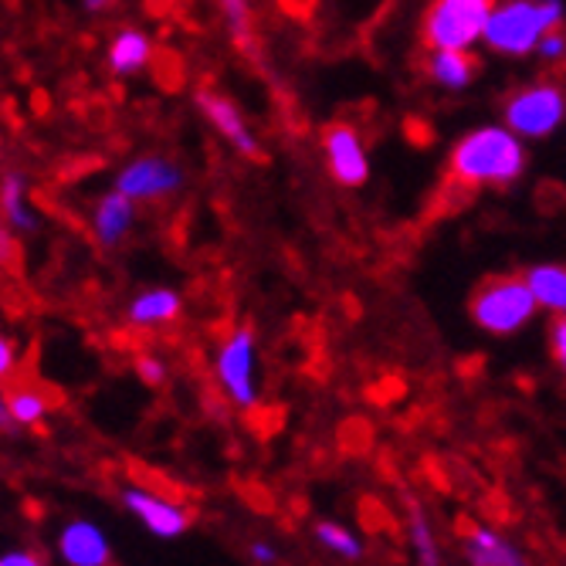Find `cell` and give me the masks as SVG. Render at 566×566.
<instances>
[{
    "instance_id": "17",
    "label": "cell",
    "mask_w": 566,
    "mask_h": 566,
    "mask_svg": "<svg viewBox=\"0 0 566 566\" xmlns=\"http://www.w3.org/2000/svg\"><path fill=\"white\" fill-rule=\"evenodd\" d=\"M526 282L539 305L553 308L556 316H566V265H536L526 272Z\"/></svg>"
},
{
    "instance_id": "12",
    "label": "cell",
    "mask_w": 566,
    "mask_h": 566,
    "mask_svg": "<svg viewBox=\"0 0 566 566\" xmlns=\"http://www.w3.org/2000/svg\"><path fill=\"white\" fill-rule=\"evenodd\" d=\"M461 546H465V559L472 566H530L520 546H512L489 526H469L465 536H461Z\"/></svg>"
},
{
    "instance_id": "9",
    "label": "cell",
    "mask_w": 566,
    "mask_h": 566,
    "mask_svg": "<svg viewBox=\"0 0 566 566\" xmlns=\"http://www.w3.org/2000/svg\"><path fill=\"white\" fill-rule=\"evenodd\" d=\"M184 184L180 170L160 157H143L136 164H129L119 180H116V190H123L126 197L133 200H153V197H167L174 193L177 187Z\"/></svg>"
},
{
    "instance_id": "26",
    "label": "cell",
    "mask_w": 566,
    "mask_h": 566,
    "mask_svg": "<svg viewBox=\"0 0 566 566\" xmlns=\"http://www.w3.org/2000/svg\"><path fill=\"white\" fill-rule=\"evenodd\" d=\"M251 559L259 563V566H275L279 563V553H275V546L272 543H251Z\"/></svg>"
},
{
    "instance_id": "25",
    "label": "cell",
    "mask_w": 566,
    "mask_h": 566,
    "mask_svg": "<svg viewBox=\"0 0 566 566\" xmlns=\"http://www.w3.org/2000/svg\"><path fill=\"white\" fill-rule=\"evenodd\" d=\"M0 566H48L38 549H11L0 559Z\"/></svg>"
},
{
    "instance_id": "22",
    "label": "cell",
    "mask_w": 566,
    "mask_h": 566,
    "mask_svg": "<svg viewBox=\"0 0 566 566\" xmlns=\"http://www.w3.org/2000/svg\"><path fill=\"white\" fill-rule=\"evenodd\" d=\"M221 8L228 14V24L234 31V38L241 44L251 41V11H248V0H221Z\"/></svg>"
},
{
    "instance_id": "10",
    "label": "cell",
    "mask_w": 566,
    "mask_h": 566,
    "mask_svg": "<svg viewBox=\"0 0 566 566\" xmlns=\"http://www.w3.org/2000/svg\"><path fill=\"white\" fill-rule=\"evenodd\" d=\"M59 556L69 566H113L109 536L88 520H72L59 533Z\"/></svg>"
},
{
    "instance_id": "15",
    "label": "cell",
    "mask_w": 566,
    "mask_h": 566,
    "mask_svg": "<svg viewBox=\"0 0 566 566\" xmlns=\"http://www.w3.org/2000/svg\"><path fill=\"white\" fill-rule=\"evenodd\" d=\"M129 228H133V197H126L123 190H113L95 208V234L102 244H116Z\"/></svg>"
},
{
    "instance_id": "13",
    "label": "cell",
    "mask_w": 566,
    "mask_h": 566,
    "mask_svg": "<svg viewBox=\"0 0 566 566\" xmlns=\"http://www.w3.org/2000/svg\"><path fill=\"white\" fill-rule=\"evenodd\" d=\"M482 72V62L465 48H444L431 55V78L444 88H465Z\"/></svg>"
},
{
    "instance_id": "6",
    "label": "cell",
    "mask_w": 566,
    "mask_h": 566,
    "mask_svg": "<svg viewBox=\"0 0 566 566\" xmlns=\"http://www.w3.org/2000/svg\"><path fill=\"white\" fill-rule=\"evenodd\" d=\"M218 377L238 407L259 403V387H254V333L248 326L234 329L218 349Z\"/></svg>"
},
{
    "instance_id": "5",
    "label": "cell",
    "mask_w": 566,
    "mask_h": 566,
    "mask_svg": "<svg viewBox=\"0 0 566 566\" xmlns=\"http://www.w3.org/2000/svg\"><path fill=\"white\" fill-rule=\"evenodd\" d=\"M502 116H505L512 133L530 136V139H543V136H549L563 123V116H566V95H563V88L539 82V85L512 92L505 98V106H502Z\"/></svg>"
},
{
    "instance_id": "20",
    "label": "cell",
    "mask_w": 566,
    "mask_h": 566,
    "mask_svg": "<svg viewBox=\"0 0 566 566\" xmlns=\"http://www.w3.org/2000/svg\"><path fill=\"white\" fill-rule=\"evenodd\" d=\"M316 539L326 549H333V553H339L346 559H359V556H364V546H359V539L346 526H339V523H319L316 526Z\"/></svg>"
},
{
    "instance_id": "1",
    "label": "cell",
    "mask_w": 566,
    "mask_h": 566,
    "mask_svg": "<svg viewBox=\"0 0 566 566\" xmlns=\"http://www.w3.org/2000/svg\"><path fill=\"white\" fill-rule=\"evenodd\" d=\"M526 170V149L512 129H475L461 139L448 157V177L458 190L492 187L502 190L516 184Z\"/></svg>"
},
{
    "instance_id": "4",
    "label": "cell",
    "mask_w": 566,
    "mask_h": 566,
    "mask_svg": "<svg viewBox=\"0 0 566 566\" xmlns=\"http://www.w3.org/2000/svg\"><path fill=\"white\" fill-rule=\"evenodd\" d=\"M495 0H431L421 18V41L434 51L469 48L479 34H485Z\"/></svg>"
},
{
    "instance_id": "8",
    "label": "cell",
    "mask_w": 566,
    "mask_h": 566,
    "mask_svg": "<svg viewBox=\"0 0 566 566\" xmlns=\"http://www.w3.org/2000/svg\"><path fill=\"white\" fill-rule=\"evenodd\" d=\"M323 149H326V160L333 177L343 187H359L367 184L370 164H367V153L364 143H359V133L349 123H329L323 129Z\"/></svg>"
},
{
    "instance_id": "3",
    "label": "cell",
    "mask_w": 566,
    "mask_h": 566,
    "mask_svg": "<svg viewBox=\"0 0 566 566\" xmlns=\"http://www.w3.org/2000/svg\"><path fill=\"white\" fill-rule=\"evenodd\" d=\"M536 292L530 289L526 279H516V275H489L479 282V289L472 292V319L495 333V336H509L523 329L533 313H536Z\"/></svg>"
},
{
    "instance_id": "11",
    "label": "cell",
    "mask_w": 566,
    "mask_h": 566,
    "mask_svg": "<svg viewBox=\"0 0 566 566\" xmlns=\"http://www.w3.org/2000/svg\"><path fill=\"white\" fill-rule=\"evenodd\" d=\"M197 106L203 109V116H208V119H211V123H214L241 153H244V157L262 160V149H259V143H254L251 129L244 126V119H241V113H238L234 102H228V98L218 95V92L200 88V92H197Z\"/></svg>"
},
{
    "instance_id": "16",
    "label": "cell",
    "mask_w": 566,
    "mask_h": 566,
    "mask_svg": "<svg viewBox=\"0 0 566 566\" xmlns=\"http://www.w3.org/2000/svg\"><path fill=\"white\" fill-rule=\"evenodd\" d=\"M177 316H180V295L170 289L143 292L129 305V323H136V326H160V323H174Z\"/></svg>"
},
{
    "instance_id": "2",
    "label": "cell",
    "mask_w": 566,
    "mask_h": 566,
    "mask_svg": "<svg viewBox=\"0 0 566 566\" xmlns=\"http://www.w3.org/2000/svg\"><path fill=\"white\" fill-rule=\"evenodd\" d=\"M559 0H509V4L492 11L485 44L492 51H502V55H530L553 28H559Z\"/></svg>"
},
{
    "instance_id": "19",
    "label": "cell",
    "mask_w": 566,
    "mask_h": 566,
    "mask_svg": "<svg viewBox=\"0 0 566 566\" xmlns=\"http://www.w3.org/2000/svg\"><path fill=\"white\" fill-rule=\"evenodd\" d=\"M407 539L415 546V556L421 566H441V549H438L434 530L418 505H410V512H407Z\"/></svg>"
},
{
    "instance_id": "29",
    "label": "cell",
    "mask_w": 566,
    "mask_h": 566,
    "mask_svg": "<svg viewBox=\"0 0 566 566\" xmlns=\"http://www.w3.org/2000/svg\"><path fill=\"white\" fill-rule=\"evenodd\" d=\"M109 4H113V0H85L88 11H102V8H109Z\"/></svg>"
},
{
    "instance_id": "27",
    "label": "cell",
    "mask_w": 566,
    "mask_h": 566,
    "mask_svg": "<svg viewBox=\"0 0 566 566\" xmlns=\"http://www.w3.org/2000/svg\"><path fill=\"white\" fill-rule=\"evenodd\" d=\"M139 377H143L149 387H157V384L164 380V367L157 364V359H149V356H146V359H139Z\"/></svg>"
},
{
    "instance_id": "23",
    "label": "cell",
    "mask_w": 566,
    "mask_h": 566,
    "mask_svg": "<svg viewBox=\"0 0 566 566\" xmlns=\"http://www.w3.org/2000/svg\"><path fill=\"white\" fill-rule=\"evenodd\" d=\"M549 353H553V364L566 374V316H556L549 326Z\"/></svg>"
},
{
    "instance_id": "7",
    "label": "cell",
    "mask_w": 566,
    "mask_h": 566,
    "mask_svg": "<svg viewBox=\"0 0 566 566\" xmlns=\"http://www.w3.org/2000/svg\"><path fill=\"white\" fill-rule=\"evenodd\" d=\"M123 505L153 536H160V539H177V536H184L190 530V512L184 505H177L174 499H167V495L129 485V489H123Z\"/></svg>"
},
{
    "instance_id": "18",
    "label": "cell",
    "mask_w": 566,
    "mask_h": 566,
    "mask_svg": "<svg viewBox=\"0 0 566 566\" xmlns=\"http://www.w3.org/2000/svg\"><path fill=\"white\" fill-rule=\"evenodd\" d=\"M153 55V44L143 31H123L113 44H109V65L116 75H133L139 72Z\"/></svg>"
},
{
    "instance_id": "24",
    "label": "cell",
    "mask_w": 566,
    "mask_h": 566,
    "mask_svg": "<svg viewBox=\"0 0 566 566\" xmlns=\"http://www.w3.org/2000/svg\"><path fill=\"white\" fill-rule=\"evenodd\" d=\"M539 55H543L546 62L566 59V38H563V31H559V28H553V31L539 41Z\"/></svg>"
},
{
    "instance_id": "14",
    "label": "cell",
    "mask_w": 566,
    "mask_h": 566,
    "mask_svg": "<svg viewBox=\"0 0 566 566\" xmlns=\"http://www.w3.org/2000/svg\"><path fill=\"white\" fill-rule=\"evenodd\" d=\"M48 410H51L48 390L21 384V387L8 390V397H4V431H8L11 424L34 428V424L48 415Z\"/></svg>"
},
{
    "instance_id": "21",
    "label": "cell",
    "mask_w": 566,
    "mask_h": 566,
    "mask_svg": "<svg viewBox=\"0 0 566 566\" xmlns=\"http://www.w3.org/2000/svg\"><path fill=\"white\" fill-rule=\"evenodd\" d=\"M4 214L14 228H24V231L34 228V218L24 208V180L18 174H8L4 180Z\"/></svg>"
},
{
    "instance_id": "28",
    "label": "cell",
    "mask_w": 566,
    "mask_h": 566,
    "mask_svg": "<svg viewBox=\"0 0 566 566\" xmlns=\"http://www.w3.org/2000/svg\"><path fill=\"white\" fill-rule=\"evenodd\" d=\"M11 367H14V339H4L0 343V374H4V380L11 377Z\"/></svg>"
}]
</instances>
